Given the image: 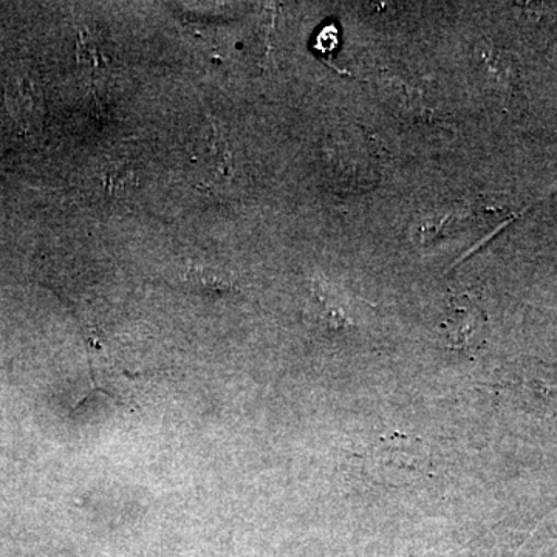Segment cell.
<instances>
[{
  "mask_svg": "<svg viewBox=\"0 0 557 557\" xmlns=\"http://www.w3.org/2000/svg\"><path fill=\"white\" fill-rule=\"evenodd\" d=\"M366 458L373 474L384 479L406 480L412 472H421L428 467V454L424 453L423 443L398 432L381 437Z\"/></svg>",
  "mask_w": 557,
  "mask_h": 557,
  "instance_id": "6da1fadb",
  "label": "cell"
},
{
  "mask_svg": "<svg viewBox=\"0 0 557 557\" xmlns=\"http://www.w3.org/2000/svg\"><path fill=\"white\" fill-rule=\"evenodd\" d=\"M485 329V317L474 296L457 295L450 298L443 333L450 348L474 350Z\"/></svg>",
  "mask_w": 557,
  "mask_h": 557,
  "instance_id": "7a4b0ae2",
  "label": "cell"
},
{
  "mask_svg": "<svg viewBox=\"0 0 557 557\" xmlns=\"http://www.w3.org/2000/svg\"><path fill=\"white\" fill-rule=\"evenodd\" d=\"M7 101L10 104V112L21 120L22 123H35L40 116V95L36 90V84L27 78L11 79L7 89Z\"/></svg>",
  "mask_w": 557,
  "mask_h": 557,
  "instance_id": "3957f363",
  "label": "cell"
},
{
  "mask_svg": "<svg viewBox=\"0 0 557 557\" xmlns=\"http://www.w3.org/2000/svg\"><path fill=\"white\" fill-rule=\"evenodd\" d=\"M314 295H317L319 307H321V317L329 327L344 330L354 325L347 298H341L336 289L330 287L325 282H317Z\"/></svg>",
  "mask_w": 557,
  "mask_h": 557,
  "instance_id": "277c9868",
  "label": "cell"
}]
</instances>
